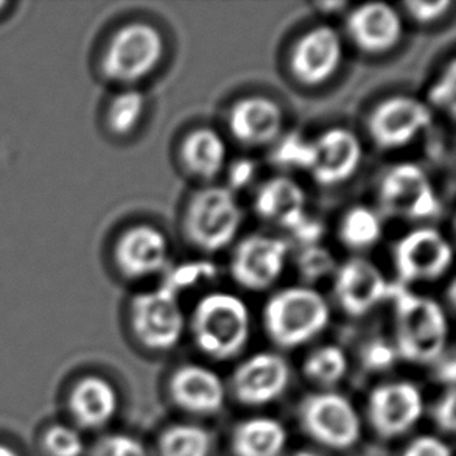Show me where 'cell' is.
<instances>
[{"label":"cell","instance_id":"obj_1","mask_svg":"<svg viewBox=\"0 0 456 456\" xmlns=\"http://www.w3.org/2000/svg\"><path fill=\"white\" fill-rule=\"evenodd\" d=\"M395 345L399 358L408 363L433 364L443 357L449 341V320L433 297L393 287Z\"/></svg>","mask_w":456,"mask_h":456},{"label":"cell","instance_id":"obj_2","mask_svg":"<svg viewBox=\"0 0 456 456\" xmlns=\"http://www.w3.org/2000/svg\"><path fill=\"white\" fill-rule=\"evenodd\" d=\"M189 326L198 351L216 362H228L247 347L251 314L240 297L214 291L198 301Z\"/></svg>","mask_w":456,"mask_h":456},{"label":"cell","instance_id":"obj_3","mask_svg":"<svg viewBox=\"0 0 456 456\" xmlns=\"http://www.w3.org/2000/svg\"><path fill=\"white\" fill-rule=\"evenodd\" d=\"M266 337L279 349H297L326 330L330 307L314 287H289L274 293L262 314Z\"/></svg>","mask_w":456,"mask_h":456},{"label":"cell","instance_id":"obj_4","mask_svg":"<svg viewBox=\"0 0 456 456\" xmlns=\"http://www.w3.org/2000/svg\"><path fill=\"white\" fill-rule=\"evenodd\" d=\"M243 209L228 187H204L191 195L183 216V231L191 247L203 253L228 248L240 232Z\"/></svg>","mask_w":456,"mask_h":456},{"label":"cell","instance_id":"obj_5","mask_svg":"<svg viewBox=\"0 0 456 456\" xmlns=\"http://www.w3.org/2000/svg\"><path fill=\"white\" fill-rule=\"evenodd\" d=\"M164 55L162 31L150 22L134 20L112 33L102 56V70L112 83L133 86L153 74Z\"/></svg>","mask_w":456,"mask_h":456},{"label":"cell","instance_id":"obj_6","mask_svg":"<svg viewBox=\"0 0 456 456\" xmlns=\"http://www.w3.org/2000/svg\"><path fill=\"white\" fill-rule=\"evenodd\" d=\"M377 200L383 214L408 222L432 220L441 210L432 179L414 162L389 167L377 187Z\"/></svg>","mask_w":456,"mask_h":456},{"label":"cell","instance_id":"obj_7","mask_svg":"<svg viewBox=\"0 0 456 456\" xmlns=\"http://www.w3.org/2000/svg\"><path fill=\"white\" fill-rule=\"evenodd\" d=\"M299 422L316 444L347 451L362 436V419L352 402L335 391H320L304 397L299 405Z\"/></svg>","mask_w":456,"mask_h":456},{"label":"cell","instance_id":"obj_8","mask_svg":"<svg viewBox=\"0 0 456 456\" xmlns=\"http://www.w3.org/2000/svg\"><path fill=\"white\" fill-rule=\"evenodd\" d=\"M130 326L137 341L149 351L167 352L179 345L185 330L184 310L178 295L160 285L142 291L130 304Z\"/></svg>","mask_w":456,"mask_h":456},{"label":"cell","instance_id":"obj_9","mask_svg":"<svg viewBox=\"0 0 456 456\" xmlns=\"http://www.w3.org/2000/svg\"><path fill=\"white\" fill-rule=\"evenodd\" d=\"M393 262L403 287L436 282L453 264L451 241L432 226H418L395 241Z\"/></svg>","mask_w":456,"mask_h":456},{"label":"cell","instance_id":"obj_10","mask_svg":"<svg viewBox=\"0 0 456 456\" xmlns=\"http://www.w3.org/2000/svg\"><path fill=\"white\" fill-rule=\"evenodd\" d=\"M433 111L411 95H391L370 110L366 130L377 149L401 150L413 143L432 125Z\"/></svg>","mask_w":456,"mask_h":456},{"label":"cell","instance_id":"obj_11","mask_svg":"<svg viewBox=\"0 0 456 456\" xmlns=\"http://www.w3.org/2000/svg\"><path fill=\"white\" fill-rule=\"evenodd\" d=\"M289 253V243L279 237L248 235L235 245L229 272L241 289L265 291L282 278Z\"/></svg>","mask_w":456,"mask_h":456},{"label":"cell","instance_id":"obj_12","mask_svg":"<svg viewBox=\"0 0 456 456\" xmlns=\"http://www.w3.org/2000/svg\"><path fill=\"white\" fill-rule=\"evenodd\" d=\"M366 411L372 430L380 438H401L418 426L424 414V397L407 380L382 383L370 391Z\"/></svg>","mask_w":456,"mask_h":456},{"label":"cell","instance_id":"obj_13","mask_svg":"<svg viewBox=\"0 0 456 456\" xmlns=\"http://www.w3.org/2000/svg\"><path fill=\"white\" fill-rule=\"evenodd\" d=\"M380 268L362 256L346 260L333 274V297L349 316L362 318L388 301L393 293Z\"/></svg>","mask_w":456,"mask_h":456},{"label":"cell","instance_id":"obj_14","mask_svg":"<svg viewBox=\"0 0 456 456\" xmlns=\"http://www.w3.org/2000/svg\"><path fill=\"white\" fill-rule=\"evenodd\" d=\"M343 58L345 45L338 31L330 25H314L291 49V74L304 86H322L338 72Z\"/></svg>","mask_w":456,"mask_h":456},{"label":"cell","instance_id":"obj_15","mask_svg":"<svg viewBox=\"0 0 456 456\" xmlns=\"http://www.w3.org/2000/svg\"><path fill=\"white\" fill-rule=\"evenodd\" d=\"M291 380L290 364L274 352H259L235 368L231 389L247 407H265L284 395Z\"/></svg>","mask_w":456,"mask_h":456},{"label":"cell","instance_id":"obj_16","mask_svg":"<svg viewBox=\"0 0 456 456\" xmlns=\"http://www.w3.org/2000/svg\"><path fill=\"white\" fill-rule=\"evenodd\" d=\"M363 147L351 130L333 126L312 141V160L307 172L316 184L335 187L357 173Z\"/></svg>","mask_w":456,"mask_h":456},{"label":"cell","instance_id":"obj_17","mask_svg":"<svg viewBox=\"0 0 456 456\" xmlns=\"http://www.w3.org/2000/svg\"><path fill=\"white\" fill-rule=\"evenodd\" d=\"M114 264L124 278H151L168 266L170 245L166 234L151 224H136L120 234L114 251Z\"/></svg>","mask_w":456,"mask_h":456},{"label":"cell","instance_id":"obj_18","mask_svg":"<svg viewBox=\"0 0 456 456\" xmlns=\"http://www.w3.org/2000/svg\"><path fill=\"white\" fill-rule=\"evenodd\" d=\"M346 33L360 52L383 55L401 44L403 19L395 6L385 2L360 4L347 12Z\"/></svg>","mask_w":456,"mask_h":456},{"label":"cell","instance_id":"obj_19","mask_svg":"<svg viewBox=\"0 0 456 456\" xmlns=\"http://www.w3.org/2000/svg\"><path fill=\"white\" fill-rule=\"evenodd\" d=\"M284 126V111L265 95H248L229 108L228 130L237 142L264 147L278 141Z\"/></svg>","mask_w":456,"mask_h":456},{"label":"cell","instance_id":"obj_20","mask_svg":"<svg viewBox=\"0 0 456 456\" xmlns=\"http://www.w3.org/2000/svg\"><path fill=\"white\" fill-rule=\"evenodd\" d=\"M168 393L179 410L195 416L216 414L226 402L222 379L203 364L179 366L168 382Z\"/></svg>","mask_w":456,"mask_h":456},{"label":"cell","instance_id":"obj_21","mask_svg":"<svg viewBox=\"0 0 456 456\" xmlns=\"http://www.w3.org/2000/svg\"><path fill=\"white\" fill-rule=\"evenodd\" d=\"M118 405V389L103 377H83L69 391V414L77 428H103L116 418Z\"/></svg>","mask_w":456,"mask_h":456},{"label":"cell","instance_id":"obj_22","mask_svg":"<svg viewBox=\"0 0 456 456\" xmlns=\"http://www.w3.org/2000/svg\"><path fill=\"white\" fill-rule=\"evenodd\" d=\"M307 195L295 179L276 176L260 185L254 197V210L264 222L287 229L307 216Z\"/></svg>","mask_w":456,"mask_h":456},{"label":"cell","instance_id":"obj_23","mask_svg":"<svg viewBox=\"0 0 456 456\" xmlns=\"http://www.w3.org/2000/svg\"><path fill=\"white\" fill-rule=\"evenodd\" d=\"M185 170L201 181L216 179L228 164V145L222 134L208 126L191 130L179 149Z\"/></svg>","mask_w":456,"mask_h":456},{"label":"cell","instance_id":"obj_24","mask_svg":"<svg viewBox=\"0 0 456 456\" xmlns=\"http://www.w3.org/2000/svg\"><path fill=\"white\" fill-rule=\"evenodd\" d=\"M289 435L279 420L256 416L241 420L231 435L234 456H282Z\"/></svg>","mask_w":456,"mask_h":456},{"label":"cell","instance_id":"obj_25","mask_svg":"<svg viewBox=\"0 0 456 456\" xmlns=\"http://www.w3.org/2000/svg\"><path fill=\"white\" fill-rule=\"evenodd\" d=\"M383 237L380 212L358 204L346 210L338 224V239L351 251H366L379 245Z\"/></svg>","mask_w":456,"mask_h":456},{"label":"cell","instance_id":"obj_26","mask_svg":"<svg viewBox=\"0 0 456 456\" xmlns=\"http://www.w3.org/2000/svg\"><path fill=\"white\" fill-rule=\"evenodd\" d=\"M347 368L349 362L345 351L333 345L316 347L308 354L303 364L304 376L322 388L338 385L345 379Z\"/></svg>","mask_w":456,"mask_h":456},{"label":"cell","instance_id":"obj_27","mask_svg":"<svg viewBox=\"0 0 456 456\" xmlns=\"http://www.w3.org/2000/svg\"><path fill=\"white\" fill-rule=\"evenodd\" d=\"M210 435L195 424H176L160 435L158 443L159 456H209Z\"/></svg>","mask_w":456,"mask_h":456},{"label":"cell","instance_id":"obj_28","mask_svg":"<svg viewBox=\"0 0 456 456\" xmlns=\"http://www.w3.org/2000/svg\"><path fill=\"white\" fill-rule=\"evenodd\" d=\"M145 97L136 89L126 87L116 94L106 108V125L114 136H130L136 130L145 112Z\"/></svg>","mask_w":456,"mask_h":456},{"label":"cell","instance_id":"obj_29","mask_svg":"<svg viewBox=\"0 0 456 456\" xmlns=\"http://www.w3.org/2000/svg\"><path fill=\"white\" fill-rule=\"evenodd\" d=\"M297 268L299 276L305 284L320 282L322 279L330 278L337 272V264L333 254L321 245L301 248L297 256Z\"/></svg>","mask_w":456,"mask_h":456},{"label":"cell","instance_id":"obj_30","mask_svg":"<svg viewBox=\"0 0 456 456\" xmlns=\"http://www.w3.org/2000/svg\"><path fill=\"white\" fill-rule=\"evenodd\" d=\"M43 451L47 456H85L86 443L77 427L53 424L44 432Z\"/></svg>","mask_w":456,"mask_h":456},{"label":"cell","instance_id":"obj_31","mask_svg":"<svg viewBox=\"0 0 456 456\" xmlns=\"http://www.w3.org/2000/svg\"><path fill=\"white\" fill-rule=\"evenodd\" d=\"M216 276V265L209 262H189L170 270L162 285L179 297V291L191 290L198 284L209 282Z\"/></svg>","mask_w":456,"mask_h":456},{"label":"cell","instance_id":"obj_32","mask_svg":"<svg viewBox=\"0 0 456 456\" xmlns=\"http://www.w3.org/2000/svg\"><path fill=\"white\" fill-rule=\"evenodd\" d=\"M272 158L278 166L308 170L312 160V141L299 134H289L279 141Z\"/></svg>","mask_w":456,"mask_h":456},{"label":"cell","instance_id":"obj_33","mask_svg":"<svg viewBox=\"0 0 456 456\" xmlns=\"http://www.w3.org/2000/svg\"><path fill=\"white\" fill-rule=\"evenodd\" d=\"M87 456H149V453L142 443L134 436L111 433L102 436Z\"/></svg>","mask_w":456,"mask_h":456},{"label":"cell","instance_id":"obj_34","mask_svg":"<svg viewBox=\"0 0 456 456\" xmlns=\"http://www.w3.org/2000/svg\"><path fill=\"white\" fill-rule=\"evenodd\" d=\"M362 364L370 372H385L391 370L397 360L399 354L395 351L393 341L388 339H370L362 347Z\"/></svg>","mask_w":456,"mask_h":456},{"label":"cell","instance_id":"obj_35","mask_svg":"<svg viewBox=\"0 0 456 456\" xmlns=\"http://www.w3.org/2000/svg\"><path fill=\"white\" fill-rule=\"evenodd\" d=\"M427 105L444 110L451 116L455 114V62L452 61L444 74L433 83Z\"/></svg>","mask_w":456,"mask_h":456},{"label":"cell","instance_id":"obj_36","mask_svg":"<svg viewBox=\"0 0 456 456\" xmlns=\"http://www.w3.org/2000/svg\"><path fill=\"white\" fill-rule=\"evenodd\" d=\"M403 10L414 22L422 25H430L438 22L444 18L452 8L451 0H439V2H422V0H413V2H405L402 4Z\"/></svg>","mask_w":456,"mask_h":456},{"label":"cell","instance_id":"obj_37","mask_svg":"<svg viewBox=\"0 0 456 456\" xmlns=\"http://www.w3.org/2000/svg\"><path fill=\"white\" fill-rule=\"evenodd\" d=\"M402 456H453L452 455L451 445L445 443L444 439L432 435H422L418 438L411 439Z\"/></svg>","mask_w":456,"mask_h":456},{"label":"cell","instance_id":"obj_38","mask_svg":"<svg viewBox=\"0 0 456 456\" xmlns=\"http://www.w3.org/2000/svg\"><path fill=\"white\" fill-rule=\"evenodd\" d=\"M455 388H447L433 407V419L436 422L439 430L444 433L455 432Z\"/></svg>","mask_w":456,"mask_h":456},{"label":"cell","instance_id":"obj_39","mask_svg":"<svg viewBox=\"0 0 456 456\" xmlns=\"http://www.w3.org/2000/svg\"><path fill=\"white\" fill-rule=\"evenodd\" d=\"M290 234L301 248L320 245L321 237L324 234V226L318 220L305 216L295 228L291 229Z\"/></svg>","mask_w":456,"mask_h":456},{"label":"cell","instance_id":"obj_40","mask_svg":"<svg viewBox=\"0 0 456 456\" xmlns=\"http://www.w3.org/2000/svg\"><path fill=\"white\" fill-rule=\"evenodd\" d=\"M256 175V164L253 160L239 159L234 160L228 168L229 191L243 189L253 181Z\"/></svg>","mask_w":456,"mask_h":456},{"label":"cell","instance_id":"obj_41","mask_svg":"<svg viewBox=\"0 0 456 456\" xmlns=\"http://www.w3.org/2000/svg\"><path fill=\"white\" fill-rule=\"evenodd\" d=\"M433 364H436L435 376L438 379V382L443 383L447 388H453L456 377V362L453 354H449V355L444 354L438 362H435Z\"/></svg>","mask_w":456,"mask_h":456},{"label":"cell","instance_id":"obj_42","mask_svg":"<svg viewBox=\"0 0 456 456\" xmlns=\"http://www.w3.org/2000/svg\"><path fill=\"white\" fill-rule=\"evenodd\" d=\"M346 4H343V2H326V4H316V8L318 10H322V12H326V14H335L337 10H345Z\"/></svg>","mask_w":456,"mask_h":456},{"label":"cell","instance_id":"obj_43","mask_svg":"<svg viewBox=\"0 0 456 456\" xmlns=\"http://www.w3.org/2000/svg\"><path fill=\"white\" fill-rule=\"evenodd\" d=\"M0 456H20L18 452L14 451L10 445L2 444L0 443Z\"/></svg>","mask_w":456,"mask_h":456},{"label":"cell","instance_id":"obj_44","mask_svg":"<svg viewBox=\"0 0 456 456\" xmlns=\"http://www.w3.org/2000/svg\"><path fill=\"white\" fill-rule=\"evenodd\" d=\"M291 456H321L318 453H314V452L310 451H299L297 453H293Z\"/></svg>","mask_w":456,"mask_h":456},{"label":"cell","instance_id":"obj_45","mask_svg":"<svg viewBox=\"0 0 456 456\" xmlns=\"http://www.w3.org/2000/svg\"><path fill=\"white\" fill-rule=\"evenodd\" d=\"M6 6H8V4H6V2H0V12H4Z\"/></svg>","mask_w":456,"mask_h":456}]
</instances>
